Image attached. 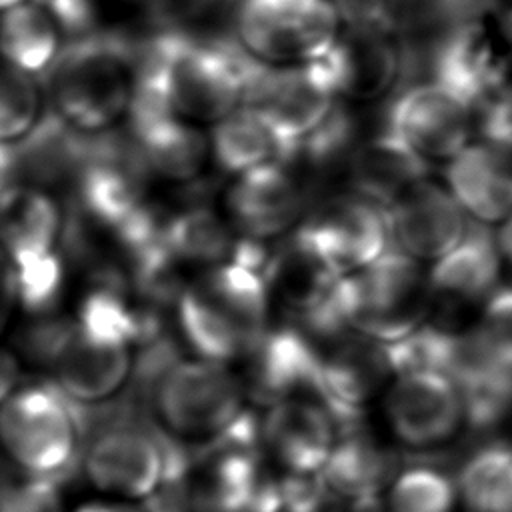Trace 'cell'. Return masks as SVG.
<instances>
[{
	"mask_svg": "<svg viewBox=\"0 0 512 512\" xmlns=\"http://www.w3.org/2000/svg\"><path fill=\"white\" fill-rule=\"evenodd\" d=\"M148 332L146 316L120 286L92 288L70 318L40 336L50 382L74 406L112 400L128 384L138 344Z\"/></svg>",
	"mask_w": 512,
	"mask_h": 512,
	"instance_id": "obj_1",
	"label": "cell"
},
{
	"mask_svg": "<svg viewBox=\"0 0 512 512\" xmlns=\"http://www.w3.org/2000/svg\"><path fill=\"white\" fill-rule=\"evenodd\" d=\"M136 48V86L200 128L214 126L242 104L246 80L256 66L234 38L170 26Z\"/></svg>",
	"mask_w": 512,
	"mask_h": 512,
	"instance_id": "obj_2",
	"label": "cell"
},
{
	"mask_svg": "<svg viewBox=\"0 0 512 512\" xmlns=\"http://www.w3.org/2000/svg\"><path fill=\"white\" fill-rule=\"evenodd\" d=\"M262 268L224 262L192 274L174 300V322L194 356L236 366L270 328Z\"/></svg>",
	"mask_w": 512,
	"mask_h": 512,
	"instance_id": "obj_3",
	"label": "cell"
},
{
	"mask_svg": "<svg viewBox=\"0 0 512 512\" xmlns=\"http://www.w3.org/2000/svg\"><path fill=\"white\" fill-rule=\"evenodd\" d=\"M136 56V44L112 32L68 40L46 70L50 114L84 136L114 130L134 96Z\"/></svg>",
	"mask_w": 512,
	"mask_h": 512,
	"instance_id": "obj_4",
	"label": "cell"
},
{
	"mask_svg": "<svg viewBox=\"0 0 512 512\" xmlns=\"http://www.w3.org/2000/svg\"><path fill=\"white\" fill-rule=\"evenodd\" d=\"M248 396L234 366L200 356L170 360L152 384V416L164 440L204 450L254 432Z\"/></svg>",
	"mask_w": 512,
	"mask_h": 512,
	"instance_id": "obj_5",
	"label": "cell"
},
{
	"mask_svg": "<svg viewBox=\"0 0 512 512\" xmlns=\"http://www.w3.org/2000/svg\"><path fill=\"white\" fill-rule=\"evenodd\" d=\"M64 232L66 214L52 190L18 180L0 196V252L12 268L18 308L44 314L56 304Z\"/></svg>",
	"mask_w": 512,
	"mask_h": 512,
	"instance_id": "obj_6",
	"label": "cell"
},
{
	"mask_svg": "<svg viewBox=\"0 0 512 512\" xmlns=\"http://www.w3.org/2000/svg\"><path fill=\"white\" fill-rule=\"evenodd\" d=\"M342 24L328 54L318 60L340 102L370 104L390 96L408 70V50L376 2H336Z\"/></svg>",
	"mask_w": 512,
	"mask_h": 512,
	"instance_id": "obj_7",
	"label": "cell"
},
{
	"mask_svg": "<svg viewBox=\"0 0 512 512\" xmlns=\"http://www.w3.org/2000/svg\"><path fill=\"white\" fill-rule=\"evenodd\" d=\"M0 450L14 470L58 480L80 450L74 404L52 382H22L0 404Z\"/></svg>",
	"mask_w": 512,
	"mask_h": 512,
	"instance_id": "obj_8",
	"label": "cell"
},
{
	"mask_svg": "<svg viewBox=\"0 0 512 512\" xmlns=\"http://www.w3.org/2000/svg\"><path fill=\"white\" fill-rule=\"evenodd\" d=\"M152 182L154 176L128 132L118 134L114 128L82 136L72 186L78 210L90 222L120 234L150 208Z\"/></svg>",
	"mask_w": 512,
	"mask_h": 512,
	"instance_id": "obj_9",
	"label": "cell"
},
{
	"mask_svg": "<svg viewBox=\"0 0 512 512\" xmlns=\"http://www.w3.org/2000/svg\"><path fill=\"white\" fill-rule=\"evenodd\" d=\"M342 24L336 0H236L234 40L266 66L310 64L332 48Z\"/></svg>",
	"mask_w": 512,
	"mask_h": 512,
	"instance_id": "obj_10",
	"label": "cell"
},
{
	"mask_svg": "<svg viewBox=\"0 0 512 512\" xmlns=\"http://www.w3.org/2000/svg\"><path fill=\"white\" fill-rule=\"evenodd\" d=\"M82 470L88 484L110 500L148 502L172 484L180 466L168 454L166 440L138 422L102 428L84 450Z\"/></svg>",
	"mask_w": 512,
	"mask_h": 512,
	"instance_id": "obj_11",
	"label": "cell"
},
{
	"mask_svg": "<svg viewBox=\"0 0 512 512\" xmlns=\"http://www.w3.org/2000/svg\"><path fill=\"white\" fill-rule=\"evenodd\" d=\"M340 100L320 62L266 66L250 72L242 106L254 110L290 148L316 132L338 108Z\"/></svg>",
	"mask_w": 512,
	"mask_h": 512,
	"instance_id": "obj_12",
	"label": "cell"
},
{
	"mask_svg": "<svg viewBox=\"0 0 512 512\" xmlns=\"http://www.w3.org/2000/svg\"><path fill=\"white\" fill-rule=\"evenodd\" d=\"M256 430L200 450L184 464L180 500L188 512H262L270 482L254 450Z\"/></svg>",
	"mask_w": 512,
	"mask_h": 512,
	"instance_id": "obj_13",
	"label": "cell"
},
{
	"mask_svg": "<svg viewBox=\"0 0 512 512\" xmlns=\"http://www.w3.org/2000/svg\"><path fill=\"white\" fill-rule=\"evenodd\" d=\"M476 108L450 84L426 78L402 88L386 114V130L420 158L448 162L476 134Z\"/></svg>",
	"mask_w": 512,
	"mask_h": 512,
	"instance_id": "obj_14",
	"label": "cell"
},
{
	"mask_svg": "<svg viewBox=\"0 0 512 512\" xmlns=\"http://www.w3.org/2000/svg\"><path fill=\"white\" fill-rule=\"evenodd\" d=\"M292 236L336 276L362 270L390 244L384 210L358 194L322 202L304 214Z\"/></svg>",
	"mask_w": 512,
	"mask_h": 512,
	"instance_id": "obj_15",
	"label": "cell"
},
{
	"mask_svg": "<svg viewBox=\"0 0 512 512\" xmlns=\"http://www.w3.org/2000/svg\"><path fill=\"white\" fill-rule=\"evenodd\" d=\"M384 418L394 438L410 448L452 440L466 422L456 382L432 368L400 370L384 390Z\"/></svg>",
	"mask_w": 512,
	"mask_h": 512,
	"instance_id": "obj_16",
	"label": "cell"
},
{
	"mask_svg": "<svg viewBox=\"0 0 512 512\" xmlns=\"http://www.w3.org/2000/svg\"><path fill=\"white\" fill-rule=\"evenodd\" d=\"M222 206L234 232L244 242L260 246L300 224L306 190L288 160H274L232 176Z\"/></svg>",
	"mask_w": 512,
	"mask_h": 512,
	"instance_id": "obj_17",
	"label": "cell"
},
{
	"mask_svg": "<svg viewBox=\"0 0 512 512\" xmlns=\"http://www.w3.org/2000/svg\"><path fill=\"white\" fill-rule=\"evenodd\" d=\"M342 424L318 396H290L264 406L256 424L262 454L284 474L318 476L330 458Z\"/></svg>",
	"mask_w": 512,
	"mask_h": 512,
	"instance_id": "obj_18",
	"label": "cell"
},
{
	"mask_svg": "<svg viewBox=\"0 0 512 512\" xmlns=\"http://www.w3.org/2000/svg\"><path fill=\"white\" fill-rule=\"evenodd\" d=\"M126 120V132L154 180L190 184L212 164L208 132L174 116L162 102L138 86H134Z\"/></svg>",
	"mask_w": 512,
	"mask_h": 512,
	"instance_id": "obj_19",
	"label": "cell"
},
{
	"mask_svg": "<svg viewBox=\"0 0 512 512\" xmlns=\"http://www.w3.org/2000/svg\"><path fill=\"white\" fill-rule=\"evenodd\" d=\"M318 368L316 342L300 326L274 324L234 366L248 402L262 406L290 396L322 398Z\"/></svg>",
	"mask_w": 512,
	"mask_h": 512,
	"instance_id": "obj_20",
	"label": "cell"
},
{
	"mask_svg": "<svg viewBox=\"0 0 512 512\" xmlns=\"http://www.w3.org/2000/svg\"><path fill=\"white\" fill-rule=\"evenodd\" d=\"M382 210L394 250L418 262L438 260L470 228L466 212L448 188L428 178L408 188Z\"/></svg>",
	"mask_w": 512,
	"mask_h": 512,
	"instance_id": "obj_21",
	"label": "cell"
},
{
	"mask_svg": "<svg viewBox=\"0 0 512 512\" xmlns=\"http://www.w3.org/2000/svg\"><path fill=\"white\" fill-rule=\"evenodd\" d=\"M160 246L170 262L190 276L224 262H246L262 268L256 244L244 242L226 216L208 206H190L162 220Z\"/></svg>",
	"mask_w": 512,
	"mask_h": 512,
	"instance_id": "obj_22",
	"label": "cell"
},
{
	"mask_svg": "<svg viewBox=\"0 0 512 512\" xmlns=\"http://www.w3.org/2000/svg\"><path fill=\"white\" fill-rule=\"evenodd\" d=\"M444 180L466 216L480 224L502 222L512 214V146L472 140L446 162Z\"/></svg>",
	"mask_w": 512,
	"mask_h": 512,
	"instance_id": "obj_23",
	"label": "cell"
},
{
	"mask_svg": "<svg viewBox=\"0 0 512 512\" xmlns=\"http://www.w3.org/2000/svg\"><path fill=\"white\" fill-rule=\"evenodd\" d=\"M500 266L502 258L492 234L470 226L466 236L426 270L432 302L450 308L484 302L498 288Z\"/></svg>",
	"mask_w": 512,
	"mask_h": 512,
	"instance_id": "obj_24",
	"label": "cell"
},
{
	"mask_svg": "<svg viewBox=\"0 0 512 512\" xmlns=\"http://www.w3.org/2000/svg\"><path fill=\"white\" fill-rule=\"evenodd\" d=\"M348 170L354 194L382 208L428 178V162L386 128L352 150Z\"/></svg>",
	"mask_w": 512,
	"mask_h": 512,
	"instance_id": "obj_25",
	"label": "cell"
},
{
	"mask_svg": "<svg viewBox=\"0 0 512 512\" xmlns=\"http://www.w3.org/2000/svg\"><path fill=\"white\" fill-rule=\"evenodd\" d=\"M64 44V30L44 0H22L0 12L2 62L36 78L46 74Z\"/></svg>",
	"mask_w": 512,
	"mask_h": 512,
	"instance_id": "obj_26",
	"label": "cell"
},
{
	"mask_svg": "<svg viewBox=\"0 0 512 512\" xmlns=\"http://www.w3.org/2000/svg\"><path fill=\"white\" fill-rule=\"evenodd\" d=\"M210 162L226 176H238L256 166L288 160L290 148L250 108L238 106L208 130Z\"/></svg>",
	"mask_w": 512,
	"mask_h": 512,
	"instance_id": "obj_27",
	"label": "cell"
},
{
	"mask_svg": "<svg viewBox=\"0 0 512 512\" xmlns=\"http://www.w3.org/2000/svg\"><path fill=\"white\" fill-rule=\"evenodd\" d=\"M384 474V458L370 442L342 434L318 480L328 498L346 504L352 512H370L384 486Z\"/></svg>",
	"mask_w": 512,
	"mask_h": 512,
	"instance_id": "obj_28",
	"label": "cell"
},
{
	"mask_svg": "<svg viewBox=\"0 0 512 512\" xmlns=\"http://www.w3.org/2000/svg\"><path fill=\"white\" fill-rule=\"evenodd\" d=\"M456 490L470 512H512V444L474 450L462 462Z\"/></svg>",
	"mask_w": 512,
	"mask_h": 512,
	"instance_id": "obj_29",
	"label": "cell"
},
{
	"mask_svg": "<svg viewBox=\"0 0 512 512\" xmlns=\"http://www.w3.org/2000/svg\"><path fill=\"white\" fill-rule=\"evenodd\" d=\"M456 482L434 466H410L396 474L386 492V512H452Z\"/></svg>",
	"mask_w": 512,
	"mask_h": 512,
	"instance_id": "obj_30",
	"label": "cell"
},
{
	"mask_svg": "<svg viewBox=\"0 0 512 512\" xmlns=\"http://www.w3.org/2000/svg\"><path fill=\"white\" fill-rule=\"evenodd\" d=\"M36 78L0 60V146H16L42 120Z\"/></svg>",
	"mask_w": 512,
	"mask_h": 512,
	"instance_id": "obj_31",
	"label": "cell"
},
{
	"mask_svg": "<svg viewBox=\"0 0 512 512\" xmlns=\"http://www.w3.org/2000/svg\"><path fill=\"white\" fill-rule=\"evenodd\" d=\"M0 512H64L58 480L36 478L12 468L0 478Z\"/></svg>",
	"mask_w": 512,
	"mask_h": 512,
	"instance_id": "obj_32",
	"label": "cell"
},
{
	"mask_svg": "<svg viewBox=\"0 0 512 512\" xmlns=\"http://www.w3.org/2000/svg\"><path fill=\"white\" fill-rule=\"evenodd\" d=\"M16 310H18V298H16L12 268L6 256L0 252V338L8 330Z\"/></svg>",
	"mask_w": 512,
	"mask_h": 512,
	"instance_id": "obj_33",
	"label": "cell"
},
{
	"mask_svg": "<svg viewBox=\"0 0 512 512\" xmlns=\"http://www.w3.org/2000/svg\"><path fill=\"white\" fill-rule=\"evenodd\" d=\"M22 384L20 358L6 346H0V404Z\"/></svg>",
	"mask_w": 512,
	"mask_h": 512,
	"instance_id": "obj_34",
	"label": "cell"
},
{
	"mask_svg": "<svg viewBox=\"0 0 512 512\" xmlns=\"http://www.w3.org/2000/svg\"><path fill=\"white\" fill-rule=\"evenodd\" d=\"M18 182V166L14 146H0V196Z\"/></svg>",
	"mask_w": 512,
	"mask_h": 512,
	"instance_id": "obj_35",
	"label": "cell"
},
{
	"mask_svg": "<svg viewBox=\"0 0 512 512\" xmlns=\"http://www.w3.org/2000/svg\"><path fill=\"white\" fill-rule=\"evenodd\" d=\"M74 512H146L142 506H136L132 502H120V500H92L80 504Z\"/></svg>",
	"mask_w": 512,
	"mask_h": 512,
	"instance_id": "obj_36",
	"label": "cell"
},
{
	"mask_svg": "<svg viewBox=\"0 0 512 512\" xmlns=\"http://www.w3.org/2000/svg\"><path fill=\"white\" fill-rule=\"evenodd\" d=\"M496 240V248L500 258L512 266V214H508L502 222H500V230Z\"/></svg>",
	"mask_w": 512,
	"mask_h": 512,
	"instance_id": "obj_37",
	"label": "cell"
},
{
	"mask_svg": "<svg viewBox=\"0 0 512 512\" xmlns=\"http://www.w3.org/2000/svg\"><path fill=\"white\" fill-rule=\"evenodd\" d=\"M18 2H22V0H0V12H4V10H8L10 6H14V4H18Z\"/></svg>",
	"mask_w": 512,
	"mask_h": 512,
	"instance_id": "obj_38",
	"label": "cell"
},
{
	"mask_svg": "<svg viewBox=\"0 0 512 512\" xmlns=\"http://www.w3.org/2000/svg\"><path fill=\"white\" fill-rule=\"evenodd\" d=\"M500 2H504V4H510V6H512V0H500Z\"/></svg>",
	"mask_w": 512,
	"mask_h": 512,
	"instance_id": "obj_39",
	"label": "cell"
}]
</instances>
